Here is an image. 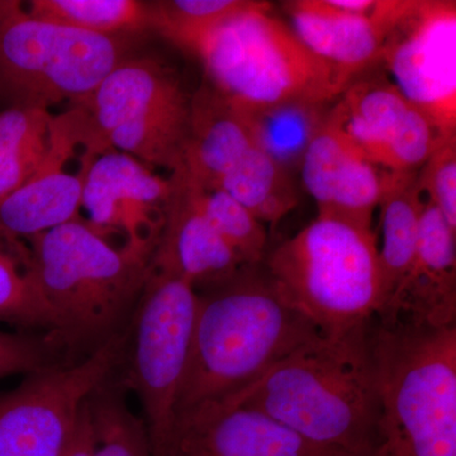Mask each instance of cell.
Segmentation results:
<instances>
[{
    "mask_svg": "<svg viewBox=\"0 0 456 456\" xmlns=\"http://www.w3.org/2000/svg\"><path fill=\"white\" fill-rule=\"evenodd\" d=\"M218 402L253 408L322 448L365 454L380 445L371 322L318 335L241 391Z\"/></svg>",
    "mask_w": 456,
    "mask_h": 456,
    "instance_id": "1",
    "label": "cell"
},
{
    "mask_svg": "<svg viewBox=\"0 0 456 456\" xmlns=\"http://www.w3.org/2000/svg\"><path fill=\"white\" fill-rule=\"evenodd\" d=\"M318 335L314 323L283 301L266 269L242 266L226 283L198 293L175 419L241 391Z\"/></svg>",
    "mask_w": 456,
    "mask_h": 456,
    "instance_id": "2",
    "label": "cell"
},
{
    "mask_svg": "<svg viewBox=\"0 0 456 456\" xmlns=\"http://www.w3.org/2000/svg\"><path fill=\"white\" fill-rule=\"evenodd\" d=\"M33 265L53 314V351L94 353L130 321L154 255L113 248L83 218L29 237Z\"/></svg>",
    "mask_w": 456,
    "mask_h": 456,
    "instance_id": "3",
    "label": "cell"
},
{
    "mask_svg": "<svg viewBox=\"0 0 456 456\" xmlns=\"http://www.w3.org/2000/svg\"><path fill=\"white\" fill-rule=\"evenodd\" d=\"M265 259L283 301L321 335L367 325L382 311V268L371 221L318 212Z\"/></svg>",
    "mask_w": 456,
    "mask_h": 456,
    "instance_id": "4",
    "label": "cell"
},
{
    "mask_svg": "<svg viewBox=\"0 0 456 456\" xmlns=\"http://www.w3.org/2000/svg\"><path fill=\"white\" fill-rule=\"evenodd\" d=\"M380 445L389 456H456V325L371 326Z\"/></svg>",
    "mask_w": 456,
    "mask_h": 456,
    "instance_id": "5",
    "label": "cell"
},
{
    "mask_svg": "<svg viewBox=\"0 0 456 456\" xmlns=\"http://www.w3.org/2000/svg\"><path fill=\"white\" fill-rule=\"evenodd\" d=\"M206 70V80L245 106L284 102L332 103L353 83L312 53L292 27L253 0L245 11L183 45Z\"/></svg>",
    "mask_w": 456,
    "mask_h": 456,
    "instance_id": "6",
    "label": "cell"
},
{
    "mask_svg": "<svg viewBox=\"0 0 456 456\" xmlns=\"http://www.w3.org/2000/svg\"><path fill=\"white\" fill-rule=\"evenodd\" d=\"M134 36H103L29 16L22 3L0 7V104L82 103L130 57Z\"/></svg>",
    "mask_w": 456,
    "mask_h": 456,
    "instance_id": "7",
    "label": "cell"
},
{
    "mask_svg": "<svg viewBox=\"0 0 456 456\" xmlns=\"http://www.w3.org/2000/svg\"><path fill=\"white\" fill-rule=\"evenodd\" d=\"M197 308L196 289L151 259L142 292L123 331L113 378L139 398L155 456L169 454Z\"/></svg>",
    "mask_w": 456,
    "mask_h": 456,
    "instance_id": "8",
    "label": "cell"
},
{
    "mask_svg": "<svg viewBox=\"0 0 456 456\" xmlns=\"http://www.w3.org/2000/svg\"><path fill=\"white\" fill-rule=\"evenodd\" d=\"M191 102L179 77L152 59L128 57L102 80L82 106L106 151L174 171L184 167Z\"/></svg>",
    "mask_w": 456,
    "mask_h": 456,
    "instance_id": "9",
    "label": "cell"
},
{
    "mask_svg": "<svg viewBox=\"0 0 456 456\" xmlns=\"http://www.w3.org/2000/svg\"><path fill=\"white\" fill-rule=\"evenodd\" d=\"M123 331L94 353L51 364L0 395V456H59L80 410L118 362Z\"/></svg>",
    "mask_w": 456,
    "mask_h": 456,
    "instance_id": "10",
    "label": "cell"
},
{
    "mask_svg": "<svg viewBox=\"0 0 456 456\" xmlns=\"http://www.w3.org/2000/svg\"><path fill=\"white\" fill-rule=\"evenodd\" d=\"M440 136L456 134V2L406 0L380 62Z\"/></svg>",
    "mask_w": 456,
    "mask_h": 456,
    "instance_id": "11",
    "label": "cell"
},
{
    "mask_svg": "<svg viewBox=\"0 0 456 456\" xmlns=\"http://www.w3.org/2000/svg\"><path fill=\"white\" fill-rule=\"evenodd\" d=\"M370 70L341 93L329 118L380 169L419 171L441 136L392 80Z\"/></svg>",
    "mask_w": 456,
    "mask_h": 456,
    "instance_id": "12",
    "label": "cell"
},
{
    "mask_svg": "<svg viewBox=\"0 0 456 456\" xmlns=\"http://www.w3.org/2000/svg\"><path fill=\"white\" fill-rule=\"evenodd\" d=\"M173 179L161 178L127 154L110 150L90 164L82 208L99 232H122L125 246L154 255L163 233Z\"/></svg>",
    "mask_w": 456,
    "mask_h": 456,
    "instance_id": "13",
    "label": "cell"
},
{
    "mask_svg": "<svg viewBox=\"0 0 456 456\" xmlns=\"http://www.w3.org/2000/svg\"><path fill=\"white\" fill-rule=\"evenodd\" d=\"M88 119L79 107L55 116L46 160L28 182L0 200V228L29 239L77 220L82 209L86 170L70 173L74 159L97 158L90 146Z\"/></svg>",
    "mask_w": 456,
    "mask_h": 456,
    "instance_id": "14",
    "label": "cell"
},
{
    "mask_svg": "<svg viewBox=\"0 0 456 456\" xmlns=\"http://www.w3.org/2000/svg\"><path fill=\"white\" fill-rule=\"evenodd\" d=\"M167 456L349 455L303 439L260 411L212 402L176 417Z\"/></svg>",
    "mask_w": 456,
    "mask_h": 456,
    "instance_id": "15",
    "label": "cell"
},
{
    "mask_svg": "<svg viewBox=\"0 0 456 456\" xmlns=\"http://www.w3.org/2000/svg\"><path fill=\"white\" fill-rule=\"evenodd\" d=\"M171 179L173 193L152 263L178 274L197 293L226 283L244 264L204 215L200 185L183 169Z\"/></svg>",
    "mask_w": 456,
    "mask_h": 456,
    "instance_id": "16",
    "label": "cell"
},
{
    "mask_svg": "<svg viewBox=\"0 0 456 456\" xmlns=\"http://www.w3.org/2000/svg\"><path fill=\"white\" fill-rule=\"evenodd\" d=\"M403 4L377 0L369 14L342 11L330 0H292L283 8L303 44L354 82L379 64L386 33Z\"/></svg>",
    "mask_w": 456,
    "mask_h": 456,
    "instance_id": "17",
    "label": "cell"
},
{
    "mask_svg": "<svg viewBox=\"0 0 456 456\" xmlns=\"http://www.w3.org/2000/svg\"><path fill=\"white\" fill-rule=\"evenodd\" d=\"M377 318L380 322L456 325V231L428 200L412 265Z\"/></svg>",
    "mask_w": 456,
    "mask_h": 456,
    "instance_id": "18",
    "label": "cell"
},
{
    "mask_svg": "<svg viewBox=\"0 0 456 456\" xmlns=\"http://www.w3.org/2000/svg\"><path fill=\"white\" fill-rule=\"evenodd\" d=\"M299 173L318 212L373 220L387 170L371 163L329 117L312 141Z\"/></svg>",
    "mask_w": 456,
    "mask_h": 456,
    "instance_id": "19",
    "label": "cell"
},
{
    "mask_svg": "<svg viewBox=\"0 0 456 456\" xmlns=\"http://www.w3.org/2000/svg\"><path fill=\"white\" fill-rule=\"evenodd\" d=\"M241 108L208 80L191 95V132L183 170L204 191L221 180L253 147Z\"/></svg>",
    "mask_w": 456,
    "mask_h": 456,
    "instance_id": "20",
    "label": "cell"
},
{
    "mask_svg": "<svg viewBox=\"0 0 456 456\" xmlns=\"http://www.w3.org/2000/svg\"><path fill=\"white\" fill-rule=\"evenodd\" d=\"M424 204V194L419 184V171L395 173L387 170L382 197L378 206L382 211L383 245L379 250V261L382 268L383 307L415 259Z\"/></svg>",
    "mask_w": 456,
    "mask_h": 456,
    "instance_id": "21",
    "label": "cell"
},
{
    "mask_svg": "<svg viewBox=\"0 0 456 456\" xmlns=\"http://www.w3.org/2000/svg\"><path fill=\"white\" fill-rule=\"evenodd\" d=\"M237 104L248 122L253 145L292 176L301 171L312 141L325 125L332 106L305 101L269 106Z\"/></svg>",
    "mask_w": 456,
    "mask_h": 456,
    "instance_id": "22",
    "label": "cell"
},
{
    "mask_svg": "<svg viewBox=\"0 0 456 456\" xmlns=\"http://www.w3.org/2000/svg\"><path fill=\"white\" fill-rule=\"evenodd\" d=\"M55 116L38 108L0 112V200L35 175L49 155Z\"/></svg>",
    "mask_w": 456,
    "mask_h": 456,
    "instance_id": "23",
    "label": "cell"
},
{
    "mask_svg": "<svg viewBox=\"0 0 456 456\" xmlns=\"http://www.w3.org/2000/svg\"><path fill=\"white\" fill-rule=\"evenodd\" d=\"M217 189L239 200L272 231L299 203L293 176L255 146L228 171Z\"/></svg>",
    "mask_w": 456,
    "mask_h": 456,
    "instance_id": "24",
    "label": "cell"
},
{
    "mask_svg": "<svg viewBox=\"0 0 456 456\" xmlns=\"http://www.w3.org/2000/svg\"><path fill=\"white\" fill-rule=\"evenodd\" d=\"M27 13L103 36H137L152 29L151 2L139 0H33Z\"/></svg>",
    "mask_w": 456,
    "mask_h": 456,
    "instance_id": "25",
    "label": "cell"
},
{
    "mask_svg": "<svg viewBox=\"0 0 456 456\" xmlns=\"http://www.w3.org/2000/svg\"><path fill=\"white\" fill-rule=\"evenodd\" d=\"M0 321L53 331V320L33 265L31 250L20 237L0 228Z\"/></svg>",
    "mask_w": 456,
    "mask_h": 456,
    "instance_id": "26",
    "label": "cell"
},
{
    "mask_svg": "<svg viewBox=\"0 0 456 456\" xmlns=\"http://www.w3.org/2000/svg\"><path fill=\"white\" fill-rule=\"evenodd\" d=\"M113 373L89 395L94 456H155L142 417L134 415Z\"/></svg>",
    "mask_w": 456,
    "mask_h": 456,
    "instance_id": "27",
    "label": "cell"
},
{
    "mask_svg": "<svg viewBox=\"0 0 456 456\" xmlns=\"http://www.w3.org/2000/svg\"><path fill=\"white\" fill-rule=\"evenodd\" d=\"M204 215L245 266L260 265L266 257L268 230L256 217L222 189L200 188Z\"/></svg>",
    "mask_w": 456,
    "mask_h": 456,
    "instance_id": "28",
    "label": "cell"
},
{
    "mask_svg": "<svg viewBox=\"0 0 456 456\" xmlns=\"http://www.w3.org/2000/svg\"><path fill=\"white\" fill-rule=\"evenodd\" d=\"M253 0L151 2L152 29L182 47L189 40L245 11Z\"/></svg>",
    "mask_w": 456,
    "mask_h": 456,
    "instance_id": "29",
    "label": "cell"
},
{
    "mask_svg": "<svg viewBox=\"0 0 456 456\" xmlns=\"http://www.w3.org/2000/svg\"><path fill=\"white\" fill-rule=\"evenodd\" d=\"M419 184L425 200L456 231V134L440 137L419 170Z\"/></svg>",
    "mask_w": 456,
    "mask_h": 456,
    "instance_id": "30",
    "label": "cell"
},
{
    "mask_svg": "<svg viewBox=\"0 0 456 456\" xmlns=\"http://www.w3.org/2000/svg\"><path fill=\"white\" fill-rule=\"evenodd\" d=\"M55 353L46 338L37 341L29 336L0 331V379L20 373L32 374L49 367Z\"/></svg>",
    "mask_w": 456,
    "mask_h": 456,
    "instance_id": "31",
    "label": "cell"
},
{
    "mask_svg": "<svg viewBox=\"0 0 456 456\" xmlns=\"http://www.w3.org/2000/svg\"><path fill=\"white\" fill-rule=\"evenodd\" d=\"M94 428H93L88 399H86L75 422L73 431L59 456H94Z\"/></svg>",
    "mask_w": 456,
    "mask_h": 456,
    "instance_id": "32",
    "label": "cell"
},
{
    "mask_svg": "<svg viewBox=\"0 0 456 456\" xmlns=\"http://www.w3.org/2000/svg\"><path fill=\"white\" fill-rule=\"evenodd\" d=\"M355 456H389L388 452H386V449L383 448L382 445L378 446L377 449L371 450V452H365V454H360Z\"/></svg>",
    "mask_w": 456,
    "mask_h": 456,
    "instance_id": "33",
    "label": "cell"
},
{
    "mask_svg": "<svg viewBox=\"0 0 456 456\" xmlns=\"http://www.w3.org/2000/svg\"><path fill=\"white\" fill-rule=\"evenodd\" d=\"M3 2H4V0H0V7H2Z\"/></svg>",
    "mask_w": 456,
    "mask_h": 456,
    "instance_id": "34",
    "label": "cell"
}]
</instances>
